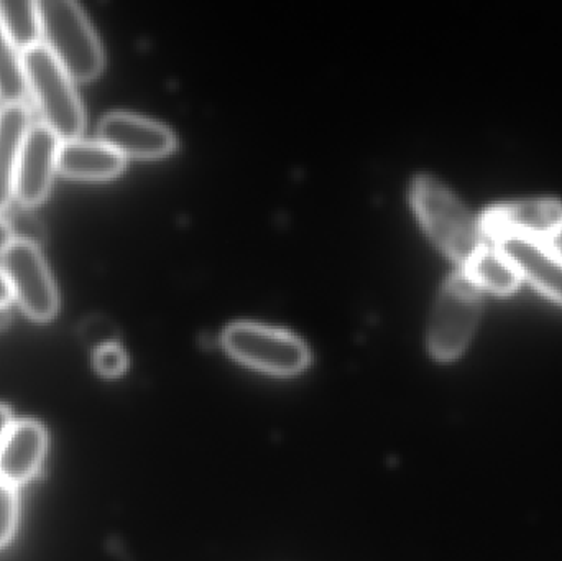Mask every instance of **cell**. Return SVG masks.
Instances as JSON below:
<instances>
[{
  "mask_svg": "<svg viewBox=\"0 0 562 561\" xmlns=\"http://www.w3.org/2000/svg\"><path fill=\"white\" fill-rule=\"evenodd\" d=\"M412 203L432 243L458 263L459 269L468 267L487 246L479 220L436 178L428 175L416 178Z\"/></svg>",
  "mask_w": 562,
  "mask_h": 561,
  "instance_id": "obj_1",
  "label": "cell"
},
{
  "mask_svg": "<svg viewBox=\"0 0 562 561\" xmlns=\"http://www.w3.org/2000/svg\"><path fill=\"white\" fill-rule=\"evenodd\" d=\"M42 42L72 81H91L101 75L104 53L81 7L71 0H40Z\"/></svg>",
  "mask_w": 562,
  "mask_h": 561,
  "instance_id": "obj_2",
  "label": "cell"
},
{
  "mask_svg": "<svg viewBox=\"0 0 562 561\" xmlns=\"http://www.w3.org/2000/svg\"><path fill=\"white\" fill-rule=\"evenodd\" d=\"M23 55L26 88L43 115V124L61 142L78 141L85 131V109L71 76L43 43Z\"/></svg>",
  "mask_w": 562,
  "mask_h": 561,
  "instance_id": "obj_3",
  "label": "cell"
},
{
  "mask_svg": "<svg viewBox=\"0 0 562 561\" xmlns=\"http://www.w3.org/2000/svg\"><path fill=\"white\" fill-rule=\"evenodd\" d=\"M484 310V292L459 269L439 292L428 328V348L436 361L461 358L474 338Z\"/></svg>",
  "mask_w": 562,
  "mask_h": 561,
  "instance_id": "obj_4",
  "label": "cell"
},
{
  "mask_svg": "<svg viewBox=\"0 0 562 561\" xmlns=\"http://www.w3.org/2000/svg\"><path fill=\"white\" fill-rule=\"evenodd\" d=\"M223 346L240 364L277 378H293L311 361L310 349L300 338L257 323L229 326Z\"/></svg>",
  "mask_w": 562,
  "mask_h": 561,
  "instance_id": "obj_5",
  "label": "cell"
},
{
  "mask_svg": "<svg viewBox=\"0 0 562 561\" xmlns=\"http://www.w3.org/2000/svg\"><path fill=\"white\" fill-rule=\"evenodd\" d=\"M488 244L507 239L550 244L562 254V201L554 198L495 204L479 217Z\"/></svg>",
  "mask_w": 562,
  "mask_h": 561,
  "instance_id": "obj_6",
  "label": "cell"
},
{
  "mask_svg": "<svg viewBox=\"0 0 562 561\" xmlns=\"http://www.w3.org/2000/svg\"><path fill=\"white\" fill-rule=\"evenodd\" d=\"M2 272L23 313L49 322L59 308L58 289L36 244L13 239L2 253Z\"/></svg>",
  "mask_w": 562,
  "mask_h": 561,
  "instance_id": "obj_7",
  "label": "cell"
},
{
  "mask_svg": "<svg viewBox=\"0 0 562 561\" xmlns=\"http://www.w3.org/2000/svg\"><path fill=\"white\" fill-rule=\"evenodd\" d=\"M61 141L45 124L32 125L20 155L15 198L23 206H36L48 197L58 170Z\"/></svg>",
  "mask_w": 562,
  "mask_h": 561,
  "instance_id": "obj_8",
  "label": "cell"
},
{
  "mask_svg": "<svg viewBox=\"0 0 562 561\" xmlns=\"http://www.w3.org/2000/svg\"><path fill=\"white\" fill-rule=\"evenodd\" d=\"M99 142L114 148L122 157L157 160L175 148V137L167 127L127 112L105 115L99 124Z\"/></svg>",
  "mask_w": 562,
  "mask_h": 561,
  "instance_id": "obj_9",
  "label": "cell"
},
{
  "mask_svg": "<svg viewBox=\"0 0 562 561\" xmlns=\"http://www.w3.org/2000/svg\"><path fill=\"white\" fill-rule=\"evenodd\" d=\"M510 262L521 282L562 306V254L550 244L507 239L494 244Z\"/></svg>",
  "mask_w": 562,
  "mask_h": 561,
  "instance_id": "obj_10",
  "label": "cell"
},
{
  "mask_svg": "<svg viewBox=\"0 0 562 561\" xmlns=\"http://www.w3.org/2000/svg\"><path fill=\"white\" fill-rule=\"evenodd\" d=\"M48 448L45 427L36 420L13 422L0 444V480L12 486L29 483Z\"/></svg>",
  "mask_w": 562,
  "mask_h": 561,
  "instance_id": "obj_11",
  "label": "cell"
},
{
  "mask_svg": "<svg viewBox=\"0 0 562 561\" xmlns=\"http://www.w3.org/2000/svg\"><path fill=\"white\" fill-rule=\"evenodd\" d=\"M30 127V112L23 102L0 108V213L15 198L16 170Z\"/></svg>",
  "mask_w": 562,
  "mask_h": 561,
  "instance_id": "obj_12",
  "label": "cell"
},
{
  "mask_svg": "<svg viewBox=\"0 0 562 561\" xmlns=\"http://www.w3.org/2000/svg\"><path fill=\"white\" fill-rule=\"evenodd\" d=\"M125 158L102 142H63L58 171L75 180L101 181L121 175Z\"/></svg>",
  "mask_w": 562,
  "mask_h": 561,
  "instance_id": "obj_13",
  "label": "cell"
},
{
  "mask_svg": "<svg viewBox=\"0 0 562 561\" xmlns=\"http://www.w3.org/2000/svg\"><path fill=\"white\" fill-rule=\"evenodd\" d=\"M465 273L474 280L484 293L497 296H510L520 289V277L494 244H488L474 260L464 267Z\"/></svg>",
  "mask_w": 562,
  "mask_h": 561,
  "instance_id": "obj_14",
  "label": "cell"
},
{
  "mask_svg": "<svg viewBox=\"0 0 562 561\" xmlns=\"http://www.w3.org/2000/svg\"><path fill=\"white\" fill-rule=\"evenodd\" d=\"M0 23L13 45L22 53L42 43V16H40L38 2L2 0Z\"/></svg>",
  "mask_w": 562,
  "mask_h": 561,
  "instance_id": "obj_15",
  "label": "cell"
},
{
  "mask_svg": "<svg viewBox=\"0 0 562 561\" xmlns=\"http://www.w3.org/2000/svg\"><path fill=\"white\" fill-rule=\"evenodd\" d=\"M26 78L23 68V55L13 45L0 23V101L3 104H16L25 98Z\"/></svg>",
  "mask_w": 562,
  "mask_h": 561,
  "instance_id": "obj_16",
  "label": "cell"
},
{
  "mask_svg": "<svg viewBox=\"0 0 562 561\" xmlns=\"http://www.w3.org/2000/svg\"><path fill=\"white\" fill-rule=\"evenodd\" d=\"M19 520V497L15 486L0 480V549L12 540Z\"/></svg>",
  "mask_w": 562,
  "mask_h": 561,
  "instance_id": "obj_17",
  "label": "cell"
},
{
  "mask_svg": "<svg viewBox=\"0 0 562 561\" xmlns=\"http://www.w3.org/2000/svg\"><path fill=\"white\" fill-rule=\"evenodd\" d=\"M92 364L102 378H119L127 369L128 359L117 343H105L99 346L92 356Z\"/></svg>",
  "mask_w": 562,
  "mask_h": 561,
  "instance_id": "obj_18",
  "label": "cell"
},
{
  "mask_svg": "<svg viewBox=\"0 0 562 561\" xmlns=\"http://www.w3.org/2000/svg\"><path fill=\"white\" fill-rule=\"evenodd\" d=\"M12 424V411L7 405H0V444H2Z\"/></svg>",
  "mask_w": 562,
  "mask_h": 561,
  "instance_id": "obj_19",
  "label": "cell"
},
{
  "mask_svg": "<svg viewBox=\"0 0 562 561\" xmlns=\"http://www.w3.org/2000/svg\"><path fill=\"white\" fill-rule=\"evenodd\" d=\"M13 240L12 231H10L9 224L3 217H0V254L10 246Z\"/></svg>",
  "mask_w": 562,
  "mask_h": 561,
  "instance_id": "obj_20",
  "label": "cell"
},
{
  "mask_svg": "<svg viewBox=\"0 0 562 561\" xmlns=\"http://www.w3.org/2000/svg\"><path fill=\"white\" fill-rule=\"evenodd\" d=\"M10 300H12V290H10L9 282L0 270V308H5Z\"/></svg>",
  "mask_w": 562,
  "mask_h": 561,
  "instance_id": "obj_21",
  "label": "cell"
}]
</instances>
